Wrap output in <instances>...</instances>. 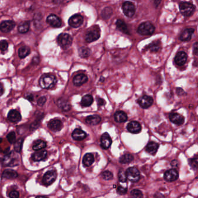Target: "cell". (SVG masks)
Segmentation results:
<instances>
[{"mask_svg": "<svg viewBox=\"0 0 198 198\" xmlns=\"http://www.w3.org/2000/svg\"><path fill=\"white\" fill-rule=\"evenodd\" d=\"M56 78L51 74H45L39 80V84L44 89H51L56 85Z\"/></svg>", "mask_w": 198, "mask_h": 198, "instance_id": "cell-1", "label": "cell"}, {"mask_svg": "<svg viewBox=\"0 0 198 198\" xmlns=\"http://www.w3.org/2000/svg\"><path fill=\"white\" fill-rule=\"evenodd\" d=\"M155 30V26L151 22H145L139 26L137 31L139 34L142 35H149L154 33Z\"/></svg>", "mask_w": 198, "mask_h": 198, "instance_id": "cell-2", "label": "cell"}, {"mask_svg": "<svg viewBox=\"0 0 198 198\" xmlns=\"http://www.w3.org/2000/svg\"><path fill=\"white\" fill-rule=\"evenodd\" d=\"M100 37V30L99 26H96L91 28L90 30L87 32L85 35V40L88 43H92L99 39Z\"/></svg>", "mask_w": 198, "mask_h": 198, "instance_id": "cell-3", "label": "cell"}, {"mask_svg": "<svg viewBox=\"0 0 198 198\" xmlns=\"http://www.w3.org/2000/svg\"><path fill=\"white\" fill-rule=\"evenodd\" d=\"M73 39L72 37L67 33H62L58 35L57 42L60 47L64 49L69 48L72 44Z\"/></svg>", "mask_w": 198, "mask_h": 198, "instance_id": "cell-4", "label": "cell"}, {"mask_svg": "<svg viewBox=\"0 0 198 198\" xmlns=\"http://www.w3.org/2000/svg\"><path fill=\"white\" fill-rule=\"evenodd\" d=\"M181 13L185 16H190L195 12V7L194 5L187 2H182L179 5Z\"/></svg>", "mask_w": 198, "mask_h": 198, "instance_id": "cell-5", "label": "cell"}, {"mask_svg": "<svg viewBox=\"0 0 198 198\" xmlns=\"http://www.w3.org/2000/svg\"><path fill=\"white\" fill-rule=\"evenodd\" d=\"M123 11L126 16L132 17L135 13V7L133 3L125 1L122 5Z\"/></svg>", "mask_w": 198, "mask_h": 198, "instance_id": "cell-6", "label": "cell"}, {"mask_svg": "<svg viewBox=\"0 0 198 198\" xmlns=\"http://www.w3.org/2000/svg\"><path fill=\"white\" fill-rule=\"evenodd\" d=\"M127 179L131 182H137L140 178V173L138 169L135 167H130L126 170Z\"/></svg>", "mask_w": 198, "mask_h": 198, "instance_id": "cell-7", "label": "cell"}, {"mask_svg": "<svg viewBox=\"0 0 198 198\" xmlns=\"http://www.w3.org/2000/svg\"><path fill=\"white\" fill-rule=\"evenodd\" d=\"M84 21V19L81 15L75 14L70 17L69 25L74 28H78L82 25Z\"/></svg>", "mask_w": 198, "mask_h": 198, "instance_id": "cell-8", "label": "cell"}, {"mask_svg": "<svg viewBox=\"0 0 198 198\" xmlns=\"http://www.w3.org/2000/svg\"><path fill=\"white\" fill-rule=\"evenodd\" d=\"M153 102V98L148 95H144L138 100V103L141 108L147 109L151 107Z\"/></svg>", "mask_w": 198, "mask_h": 198, "instance_id": "cell-9", "label": "cell"}, {"mask_svg": "<svg viewBox=\"0 0 198 198\" xmlns=\"http://www.w3.org/2000/svg\"><path fill=\"white\" fill-rule=\"evenodd\" d=\"M56 178V173L54 171H48L46 172L43 178V182L46 186L51 185L55 181Z\"/></svg>", "mask_w": 198, "mask_h": 198, "instance_id": "cell-10", "label": "cell"}, {"mask_svg": "<svg viewBox=\"0 0 198 198\" xmlns=\"http://www.w3.org/2000/svg\"><path fill=\"white\" fill-rule=\"evenodd\" d=\"M47 22L53 27L58 28L62 25V21L60 18L54 14L50 15L47 18Z\"/></svg>", "mask_w": 198, "mask_h": 198, "instance_id": "cell-11", "label": "cell"}, {"mask_svg": "<svg viewBox=\"0 0 198 198\" xmlns=\"http://www.w3.org/2000/svg\"><path fill=\"white\" fill-rule=\"evenodd\" d=\"M48 126L49 129L53 131H59L62 129L63 127V124L59 119H54L49 121Z\"/></svg>", "mask_w": 198, "mask_h": 198, "instance_id": "cell-12", "label": "cell"}, {"mask_svg": "<svg viewBox=\"0 0 198 198\" xmlns=\"http://www.w3.org/2000/svg\"><path fill=\"white\" fill-rule=\"evenodd\" d=\"M188 59L187 54L185 52L180 51L177 54L176 56L174 58V62L178 66H183L186 62Z\"/></svg>", "mask_w": 198, "mask_h": 198, "instance_id": "cell-13", "label": "cell"}, {"mask_svg": "<svg viewBox=\"0 0 198 198\" xmlns=\"http://www.w3.org/2000/svg\"><path fill=\"white\" fill-rule=\"evenodd\" d=\"M15 26V23L12 21H5L1 22L0 25L1 31L3 33H8Z\"/></svg>", "mask_w": 198, "mask_h": 198, "instance_id": "cell-14", "label": "cell"}, {"mask_svg": "<svg viewBox=\"0 0 198 198\" xmlns=\"http://www.w3.org/2000/svg\"><path fill=\"white\" fill-rule=\"evenodd\" d=\"M164 178L168 182L176 181L178 178V172L175 169L169 170L164 173Z\"/></svg>", "mask_w": 198, "mask_h": 198, "instance_id": "cell-15", "label": "cell"}, {"mask_svg": "<svg viewBox=\"0 0 198 198\" xmlns=\"http://www.w3.org/2000/svg\"><path fill=\"white\" fill-rule=\"evenodd\" d=\"M8 119L12 123H17L21 120L22 116L21 113L16 110L12 109L9 112Z\"/></svg>", "mask_w": 198, "mask_h": 198, "instance_id": "cell-16", "label": "cell"}, {"mask_svg": "<svg viewBox=\"0 0 198 198\" xmlns=\"http://www.w3.org/2000/svg\"><path fill=\"white\" fill-rule=\"evenodd\" d=\"M128 131L133 134L139 133L141 131V125L136 121H133L130 122L127 126Z\"/></svg>", "mask_w": 198, "mask_h": 198, "instance_id": "cell-17", "label": "cell"}, {"mask_svg": "<svg viewBox=\"0 0 198 198\" xmlns=\"http://www.w3.org/2000/svg\"><path fill=\"white\" fill-rule=\"evenodd\" d=\"M88 82V78L86 75L84 74H79L74 76L73 78V83L74 86L80 87L86 83Z\"/></svg>", "mask_w": 198, "mask_h": 198, "instance_id": "cell-18", "label": "cell"}, {"mask_svg": "<svg viewBox=\"0 0 198 198\" xmlns=\"http://www.w3.org/2000/svg\"><path fill=\"white\" fill-rule=\"evenodd\" d=\"M194 32V29L192 28H187L184 30L180 36V39L182 41H188L191 40L192 38V35Z\"/></svg>", "mask_w": 198, "mask_h": 198, "instance_id": "cell-19", "label": "cell"}, {"mask_svg": "<svg viewBox=\"0 0 198 198\" xmlns=\"http://www.w3.org/2000/svg\"><path fill=\"white\" fill-rule=\"evenodd\" d=\"M101 146L105 149H108L109 147H111L112 144V139L109 134L105 133L102 134L101 139Z\"/></svg>", "mask_w": 198, "mask_h": 198, "instance_id": "cell-20", "label": "cell"}, {"mask_svg": "<svg viewBox=\"0 0 198 198\" xmlns=\"http://www.w3.org/2000/svg\"><path fill=\"white\" fill-rule=\"evenodd\" d=\"M169 118L172 122L178 125H182L184 122V117L177 113H171L169 116Z\"/></svg>", "mask_w": 198, "mask_h": 198, "instance_id": "cell-21", "label": "cell"}, {"mask_svg": "<svg viewBox=\"0 0 198 198\" xmlns=\"http://www.w3.org/2000/svg\"><path fill=\"white\" fill-rule=\"evenodd\" d=\"M72 138L76 141H82L85 139L87 136V134L80 129L74 130L72 134Z\"/></svg>", "mask_w": 198, "mask_h": 198, "instance_id": "cell-22", "label": "cell"}, {"mask_svg": "<svg viewBox=\"0 0 198 198\" xmlns=\"http://www.w3.org/2000/svg\"><path fill=\"white\" fill-rule=\"evenodd\" d=\"M57 105L59 108L65 112H68L70 110L71 105L69 101L65 98H60L57 101Z\"/></svg>", "mask_w": 198, "mask_h": 198, "instance_id": "cell-23", "label": "cell"}, {"mask_svg": "<svg viewBox=\"0 0 198 198\" xmlns=\"http://www.w3.org/2000/svg\"><path fill=\"white\" fill-rule=\"evenodd\" d=\"M47 155V152L45 150L37 151L32 155V159L35 162H40L45 159Z\"/></svg>", "mask_w": 198, "mask_h": 198, "instance_id": "cell-24", "label": "cell"}, {"mask_svg": "<svg viewBox=\"0 0 198 198\" xmlns=\"http://www.w3.org/2000/svg\"><path fill=\"white\" fill-rule=\"evenodd\" d=\"M159 147V145L158 143H156L155 142H149L145 148V150L149 154L155 155V153L157 152Z\"/></svg>", "mask_w": 198, "mask_h": 198, "instance_id": "cell-25", "label": "cell"}, {"mask_svg": "<svg viewBox=\"0 0 198 198\" xmlns=\"http://www.w3.org/2000/svg\"><path fill=\"white\" fill-rule=\"evenodd\" d=\"M115 120L118 123H124L127 120L128 117L127 114L123 111H117L115 113Z\"/></svg>", "mask_w": 198, "mask_h": 198, "instance_id": "cell-26", "label": "cell"}, {"mask_svg": "<svg viewBox=\"0 0 198 198\" xmlns=\"http://www.w3.org/2000/svg\"><path fill=\"white\" fill-rule=\"evenodd\" d=\"M101 120V117L97 115L89 116L87 117L86 119L87 123L91 125H95L99 124Z\"/></svg>", "mask_w": 198, "mask_h": 198, "instance_id": "cell-27", "label": "cell"}, {"mask_svg": "<svg viewBox=\"0 0 198 198\" xmlns=\"http://www.w3.org/2000/svg\"><path fill=\"white\" fill-rule=\"evenodd\" d=\"M2 177H4L5 178L7 179H9V180H13L16 178H17L18 176L17 172L14 171L13 170H5L4 171L2 172Z\"/></svg>", "mask_w": 198, "mask_h": 198, "instance_id": "cell-28", "label": "cell"}, {"mask_svg": "<svg viewBox=\"0 0 198 198\" xmlns=\"http://www.w3.org/2000/svg\"><path fill=\"white\" fill-rule=\"evenodd\" d=\"M94 161V158L93 155L90 153H88L84 155L82 159V163L86 167H89L93 163Z\"/></svg>", "mask_w": 198, "mask_h": 198, "instance_id": "cell-29", "label": "cell"}, {"mask_svg": "<svg viewBox=\"0 0 198 198\" xmlns=\"http://www.w3.org/2000/svg\"><path fill=\"white\" fill-rule=\"evenodd\" d=\"M94 99L91 95H86L82 97L81 101V105L83 107H88L93 103Z\"/></svg>", "mask_w": 198, "mask_h": 198, "instance_id": "cell-30", "label": "cell"}, {"mask_svg": "<svg viewBox=\"0 0 198 198\" xmlns=\"http://www.w3.org/2000/svg\"><path fill=\"white\" fill-rule=\"evenodd\" d=\"M117 27L119 30L125 34H129V31L127 29V26L124 21L120 19H118L116 23Z\"/></svg>", "mask_w": 198, "mask_h": 198, "instance_id": "cell-31", "label": "cell"}, {"mask_svg": "<svg viewBox=\"0 0 198 198\" xmlns=\"http://www.w3.org/2000/svg\"><path fill=\"white\" fill-rule=\"evenodd\" d=\"M30 53V48L27 46H23L19 49L18 55L21 58H25L28 56Z\"/></svg>", "mask_w": 198, "mask_h": 198, "instance_id": "cell-32", "label": "cell"}, {"mask_svg": "<svg viewBox=\"0 0 198 198\" xmlns=\"http://www.w3.org/2000/svg\"><path fill=\"white\" fill-rule=\"evenodd\" d=\"M147 50H149L152 52H156L159 51L161 48L159 41H153L146 47Z\"/></svg>", "mask_w": 198, "mask_h": 198, "instance_id": "cell-33", "label": "cell"}, {"mask_svg": "<svg viewBox=\"0 0 198 198\" xmlns=\"http://www.w3.org/2000/svg\"><path fill=\"white\" fill-rule=\"evenodd\" d=\"M78 54L82 58H86L90 55L91 50L87 47H81L78 49Z\"/></svg>", "mask_w": 198, "mask_h": 198, "instance_id": "cell-34", "label": "cell"}, {"mask_svg": "<svg viewBox=\"0 0 198 198\" xmlns=\"http://www.w3.org/2000/svg\"><path fill=\"white\" fill-rule=\"evenodd\" d=\"M46 147V143L42 140L35 141L33 145V149L35 151H41Z\"/></svg>", "mask_w": 198, "mask_h": 198, "instance_id": "cell-35", "label": "cell"}, {"mask_svg": "<svg viewBox=\"0 0 198 198\" xmlns=\"http://www.w3.org/2000/svg\"><path fill=\"white\" fill-rule=\"evenodd\" d=\"M30 28V23L29 22H23L18 27V31L21 33H26Z\"/></svg>", "mask_w": 198, "mask_h": 198, "instance_id": "cell-36", "label": "cell"}, {"mask_svg": "<svg viewBox=\"0 0 198 198\" xmlns=\"http://www.w3.org/2000/svg\"><path fill=\"white\" fill-rule=\"evenodd\" d=\"M134 159L133 156L129 153L125 154L121 156L119 159V162L121 163L127 164L131 162Z\"/></svg>", "mask_w": 198, "mask_h": 198, "instance_id": "cell-37", "label": "cell"}, {"mask_svg": "<svg viewBox=\"0 0 198 198\" xmlns=\"http://www.w3.org/2000/svg\"><path fill=\"white\" fill-rule=\"evenodd\" d=\"M112 13H113L112 9L109 7H107L103 9V12H102V16L105 19H108L112 15Z\"/></svg>", "mask_w": 198, "mask_h": 198, "instance_id": "cell-38", "label": "cell"}, {"mask_svg": "<svg viewBox=\"0 0 198 198\" xmlns=\"http://www.w3.org/2000/svg\"><path fill=\"white\" fill-rule=\"evenodd\" d=\"M118 177H119V181L122 182H125L127 181V174H126V172H125L123 169L120 170L119 172V174H118Z\"/></svg>", "mask_w": 198, "mask_h": 198, "instance_id": "cell-39", "label": "cell"}, {"mask_svg": "<svg viewBox=\"0 0 198 198\" xmlns=\"http://www.w3.org/2000/svg\"><path fill=\"white\" fill-rule=\"evenodd\" d=\"M190 166L194 170H197L198 168V158L191 159L189 160Z\"/></svg>", "mask_w": 198, "mask_h": 198, "instance_id": "cell-40", "label": "cell"}, {"mask_svg": "<svg viewBox=\"0 0 198 198\" xmlns=\"http://www.w3.org/2000/svg\"><path fill=\"white\" fill-rule=\"evenodd\" d=\"M131 195L134 198H142L143 194L141 191L138 190H134L131 192Z\"/></svg>", "mask_w": 198, "mask_h": 198, "instance_id": "cell-41", "label": "cell"}, {"mask_svg": "<svg viewBox=\"0 0 198 198\" xmlns=\"http://www.w3.org/2000/svg\"><path fill=\"white\" fill-rule=\"evenodd\" d=\"M7 139L8 141V142H10L11 144H13L16 142V135L15 132H11L7 135Z\"/></svg>", "mask_w": 198, "mask_h": 198, "instance_id": "cell-42", "label": "cell"}, {"mask_svg": "<svg viewBox=\"0 0 198 198\" xmlns=\"http://www.w3.org/2000/svg\"><path fill=\"white\" fill-rule=\"evenodd\" d=\"M22 142H23V140L22 139H20L19 140H17L16 142H15V144H14V149L15 151L17 152H19L21 149H22Z\"/></svg>", "mask_w": 198, "mask_h": 198, "instance_id": "cell-43", "label": "cell"}, {"mask_svg": "<svg viewBox=\"0 0 198 198\" xmlns=\"http://www.w3.org/2000/svg\"><path fill=\"white\" fill-rule=\"evenodd\" d=\"M102 177L105 180H111L113 178V174L109 171H105L102 173Z\"/></svg>", "mask_w": 198, "mask_h": 198, "instance_id": "cell-44", "label": "cell"}, {"mask_svg": "<svg viewBox=\"0 0 198 198\" xmlns=\"http://www.w3.org/2000/svg\"><path fill=\"white\" fill-rule=\"evenodd\" d=\"M8 47V44L6 40H1L0 42V48L2 52L6 51Z\"/></svg>", "mask_w": 198, "mask_h": 198, "instance_id": "cell-45", "label": "cell"}, {"mask_svg": "<svg viewBox=\"0 0 198 198\" xmlns=\"http://www.w3.org/2000/svg\"><path fill=\"white\" fill-rule=\"evenodd\" d=\"M127 191V188H124L121 186H119L117 188V192H118V194H120V195H125L126 194Z\"/></svg>", "mask_w": 198, "mask_h": 198, "instance_id": "cell-46", "label": "cell"}, {"mask_svg": "<svg viewBox=\"0 0 198 198\" xmlns=\"http://www.w3.org/2000/svg\"><path fill=\"white\" fill-rule=\"evenodd\" d=\"M47 101V98L45 97H40L37 101V105L40 106H43Z\"/></svg>", "mask_w": 198, "mask_h": 198, "instance_id": "cell-47", "label": "cell"}, {"mask_svg": "<svg viewBox=\"0 0 198 198\" xmlns=\"http://www.w3.org/2000/svg\"><path fill=\"white\" fill-rule=\"evenodd\" d=\"M19 194L16 191H12L9 192V197L10 198H19Z\"/></svg>", "mask_w": 198, "mask_h": 198, "instance_id": "cell-48", "label": "cell"}, {"mask_svg": "<svg viewBox=\"0 0 198 198\" xmlns=\"http://www.w3.org/2000/svg\"><path fill=\"white\" fill-rule=\"evenodd\" d=\"M97 103L99 106H103L106 103V102L104 99L100 98H97Z\"/></svg>", "mask_w": 198, "mask_h": 198, "instance_id": "cell-49", "label": "cell"}, {"mask_svg": "<svg viewBox=\"0 0 198 198\" xmlns=\"http://www.w3.org/2000/svg\"><path fill=\"white\" fill-rule=\"evenodd\" d=\"M193 48H194V54L196 56H198V42L194 44Z\"/></svg>", "mask_w": 198, "mask_h": 198, "instance_id": "cell-50", "label": "cell"}, {"mask_svg": "<svg viewBox=\"0 0 198 198\" xmlns=\"http://www.w3.org/2000/svg\"><path fill=\"white\" fill-rule=\"evenodd\" d=\"M177 93L178 95L181 96V95H184L185 92H184V91L181 88H177Z\"/></svg>", "mask_w": 198, "mask_h": 198, "instance_id": "cell-51", "label": "cell"}, {"mask_svg": "<svg viewBox=\"0 0 198 198\" xmlns=\"http://www.w3.org/2000/svg\"><path fill=\"white\" fill-rule=\"evenodd\" d=\"M26 98L28 99L29 101H33V96L31 94H29L26 97Z\"/></svg>", "mask_w": 198, "mask_h": 198, "instance_id": "cell-52", "label": "cell"}, {"mask_svg": "<svg viewBox=\"0 0 198 198\" xmlns=\"http://www.w3.org/2000/svg\"><path fill=\"white\" fill-rule=\"evenodd\" d=\"M33 62L34 63V62H35V64H38V63H39V58H37V57H36V59L35 60V58H33Z\"/></svg>", "mask_w": 198, "mask_h": 198, "instance_id": "cell-53", "label": "cell"}, {"mask_svg": "<svg viewBox=\"0 0 198 198\" xmlns=\"http://www.w3.org/2000/svg\"><path fill=\"white\" fill-rule=\"evenodd\" d=\"M1 95L3 94V92H4V89H3V85H2V83L1 84Z\"/></svg>", "mask_w": 198, "mask_h": 198, "instance_id": "cell-54", "label": "cell"}, {"mask_svg": "<svg viewBox=\"0 0 198 198\" xmlns=\"http://www.w3.org/2000/svg\"><path fill=\"white\" fill-rule=\"evenodd\" d=\"M36 198H48L46 196H39L37 197H36Z\"/></svg>", "mask_w": 198, "mask_h": 198, "instance_id": "cell-55", "label": "cell"}]
</instances>
